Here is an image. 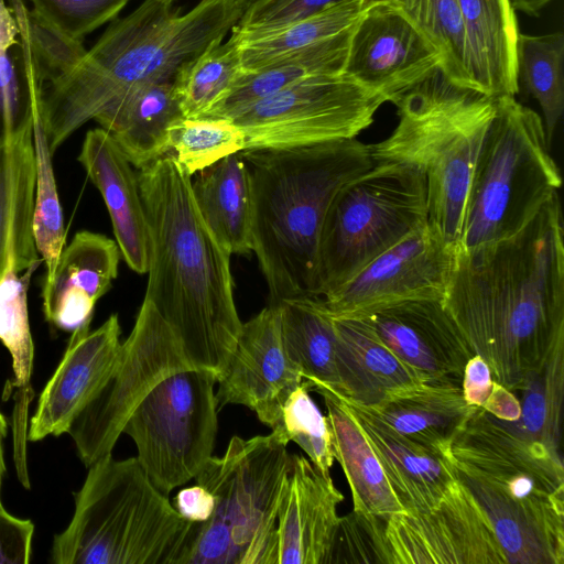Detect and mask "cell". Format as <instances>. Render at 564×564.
I'll use <instances>...</instances> for the list:
<instances>
[{
	"mask_svg": "<svg viewBox=\"0 0 564 564\" xmlns=\"http://www.w3.org/2000/svg\"><path fill=\"white\" fill-rule=\"evenodd\" d=\"M78 161L104 198L123 260L134 272L147 273L148 220L132 164L102 128L86 133Z\"/></svg>",
	"mask_w": 564,
	"mask_h": 564,
	"instance_id": "cell-22",
	"label": "cell"
},
{
	"mask_svg": "<svg viewBox=\"0 0 564 564\" xmlns=\"http://www.w3.org/2000/svg\"><path fill=\"white\" fill-rule=\"evenodd\" d=\"M343 500L329 471L302 455H292L278 511L276 564H328Z\"/></svg>",
	"mask_w": 564,
	"mask_h": 564,
	"instance_id": "cell-20",
	"label": "cell"
},
{
	"mask_svg": "<svg viewBox=\"0 0 564 564\" xmlns=\"http://www.w3.org/2000/svg\"><path fill=\"white\" fill-rule=\"evenodd\" d=\"M371 2H343L272 28L241 29L234 25L230 31L239 39L243 69L261 68L346 31L359 20Z\"/></svg>",
	"mask_w": 564,
	"mask_h": 564,
	"instance_id": "cell-33",
	"label": "cell"
},
{
	"mask_svg": "<svg viewBox=\"0 0 564 564\" xmlns=\"http://www.w3.org/2000/svg\"><path fill=\"white\" fill-rule=\"evenodd\" d=\"M456 249L427 221L326 294L325 307L332 317L345 318L405 301H443Z\"/></svg>",
	"mask_w": 564,
	"mask_h": 564,
	"instance_id": "cell-14",
	"label": "cell"
},
{
	"mask_svg": "<svg viewBox=\"0 0 564 564\" xmlns=\"http://www.w3.org/2000/svg\"><path fill=\"white\" fill-rule=\"evenodd\" d=\"M35 161L32 137L17 143L0 140V278L41 263L33 239Z\"/></svg>",
	"mask_w": 564,
	"mask_h": 564,
	"instance_id": "cell-29",
	"label": "cell"
},
{
	"mask_svg": "<svg viewBox=\"0 0 564 564\" xmlns=\"http://www.w3.org/2000/svg\"><path fill=\"white\" fill-rule=\"evenodd\" d=\"M549 148L535 111L514 96L496 98L470 177L458 247L517 234L557 193L562 177Z\"/></svg>",
	"mask_w": 564,
	"mask_h": 564,
	"instance_id": "cell-9",
	"label": "cell"
},
{
	"mask_svg": "<svg viewBox=\"0 0 564 564\" xmlns=\"http://www.w3.org/2000/svg\"><path fill=\"white\" fill-rule=\"evenodd\" d=\"M197 523L150 481L137 457L108 454L88 467L75 511L56 534V564H186Z\"/></svg>",
	"mask_w": 564,
	"mask_h": 564,
	"instance_id": "cell-6",
	"label": "cell"
},
{
	"mask_svg": "<svg viewBox=\"0 0 564 564\" xmlns=\"http://www.w3.org/2000/svg\"><path fill=\"white\" fill-rule=\"evenodd\" d=\"M468 48L474 90L492 98L518 94V23L509 0H457Z\"/></svg>",
	"mask_w": 564,
	"mask_h": 564,
	"instance_id": "cell-26",
	"label": "cell"
},
{
	"mask_svg": "<svg viewBox=\"0 0 564 564\" xmlns=\"http://www.w3.org/2000/svg\"><path fill=\"white\" fill-rule=\"evenodd\" d=\"M339 397L373 449L404 512L437 503L455 480L445 456L395 431L370 408Z\"/></svg>",
	"mask_w": 564,
	"mask_h": 564,
	"instance_id": "cell-23",
	"label": "cell"
},
{
	"mask_svg": "<svg viewBox=\"0 0 564 564\" xmlns=\"http://www.w3.org/2000/svg\"><path fill=\"white\" fill-rule=\"evenodd\" d=\"M392 564H507L492 527L456 479L433 507L386 520Z\"/></svg>",
	"mask_w": 564,
	"mask_h": 564,
	"instance_id": "cell-15",
	"label": "cell"
},
{
	"mask_svg": "<svg viewBox=\"0 0 564 564\" xmlns=\"http://www.w3.org/2000/svg\"><path fill=\"white\" fill-rule=\"evenodd\" d=\"M243 11L240 0H200L186 13L144 0L115 19L90 50L42 87L39 113L52 152L126 91L173 80L182 65L224 41Z\"/></svg>",
	"mask_w": 564,
	"mask_h": 564,
	"instance_id": "cell-3",
	"label": "cell"
},
{
	"mask_svg": "<svg viewBox=\"0 0 564 564\" xmlns=\"http://www.w3.org/2000/svg\"><path fill=\"white\" fill-rule=\"evenodd\" d=\"M162 1H166V2L173 3L175 0H162Z\"/></svg>",
	"mask_w": 564,
	"mask_h": 564,
	"instance_id": "cell-53",
	"label": "cell"
},
{
	"mask_svg": "<svg viewBox=\"0 0 564 564\" xmlns=\"http://www.w3.org/2000/svg\"><path fill=\"white\" fill-rule=\"evenodd\" d=\"M215 371L187 368L156 383L128 417L122 433L153 486L167 496L203 469L213 456L218 404Z\"/></svg>",
	"mask_w": 564,
	"mask_h": 564,
	"instance_id": "cell-11",
	"label": "cell"
},
{
	"mask_svg": "<svg viewBox=\"0 0 564 564\" xmlns=\"http://www.w3.org/2000/svg\"><path fill=\"white\" fill-rule=\"evenodd\" d=\"M35 269L9 267L0 278V340L12 358L14 379L9 387L30 386L34 346L28 311V290Z\"/></svg>",
	"mask_w": 564,
	"mask_h": 564,
	"instance_id": "cell-40",
	"label": "cell"
},
{
	"mask_svg": "<svg viewBox=\"0 0 564 564\" xmlns=\"http://www.w3.org/2000/svg\"><path fill=\"white\" fill-rule=\"evenodd\" d=\"M552 0H509L514 11H521L531 17H539L543 8Z\"/></svg>",
	"mask_w": 564,
	"mask_h": 564,
	"instance_id": "cell-50",
	"label": "cell"
},
{
	"mask_svg": "<svg viewBox=\"0 0 564 564\" xmlns=\"http://www.w3.org/2000/svg\"><path fill=\"white\" fill-rule=\"evenodd\" d=\"M308 391V384L302 381L290 394L283 404L280 424L275 430H280L289 442L296 443L315 466L329 471L335 458L328 420Z\"/></svg>",
	"mask_w": 564,
	"mask_h": 564,
	"instance_id": "cell-41",
	"label": "cell"
},
{
	"mask_svg": "<svg viewBox=\"0 0 564 564\" xmlns=\"http://www.w3.org/2000/svg\"><path fill=\"white\" fill-rule=\"evenodd\" d=\"M7 434V421L4 416L0 413V490H1V480L4 473V460H3V449H2V443L3 438ZM0 507H2L1 498H0Z\"/></svg>",
	"mask_w": 564,
	"mask_h": 564,
	"instance_id": "cell-51",
	"label": "cell"
},
{
	"mask_svg": "<svg viewBox=\"0 0 564 564\" xmlns=\"http://www.w3.org/2000/svg\"><path fill=\"white\" fill-rule=\"evenodd\" d=\"M335 370L343 398L376 406L392 392L423 382L359 317L334 318Z\"/></svg>",
	"mask_w": 564,
	"mask_h": 564,
	"instance_id": "cell-24",
	"label": "cell"
},
{
	"mask_svg": "<svg viewBox=\"0 0 564 564\" xmlns=\"http://www.w3.org/2000/svg\"><path fill=\"white\" fill-rule=\"evenodd\" d=\"M486 412L502 421H517L521 414L519 398L513 391L496 383L494 392L484 408Z\"/></svg>",
	"mask_w": 564,
	"mask_h": 564,
	"instance_id": "cell-49",
	"label": "cell"
},
{
	"mask_svg": "<svg viewBox=\"0 0 564 564\" xmlns=\"http://www.w3.org/2000/svg\"><path fill=\"white\" fill-rule=\"evenodd\" d=\"M354 25L261 68L243 69L229 93L204 117L231 118L254 102L306 78L344 74Z\"/></svg>",
	"mask_w": 564,
	"mask_h": 564,
	"instance_id": "cell-31",
	"label": "cell"
},
{
	"mask_svg": "<svg viewBox=\"0 0 564 564\" xmlns=\"http://www.w3.org/2000/svg\"><path fill=\"white\" fill-rule=\"evenodd\" d=\"M30 386L20 388L17 393L19 400L14 409V459L21 482L29 488L28 473L24 458L25 422L29 402L32 399Z\"/></svg>",
	"mask_w": 564,
	"mask_h": 564,
	"instance_id": "cell-48",
	"label": "cell"
},
{
	"mask_svg": "<svg viewBox=\"0 0 564 564\" xmlns=\"http://www.w3.org/2000/svg\"><path fill=\"white\" fill-rule=\"evenodd\" d=\"M399 122L370 144L375 163L397 162L425 180L427 221L457 246L468 186L496 98L452 84L441 69L392 101Z\"/></svg>",
	"mask_w": 564,
	"mask_h": 564,
	"instance_id": "cell-7",
	"label": "cell"
},
{
	"mask_svg": "<svg viewBox=\"0 0 564 564\" xmlns=\"http://www.w3.org/2000/svg\"><path fill=\"white\" fill-rule=\"evenodd\" d=\"M280 430L234 436L220 457L195 476L215 497L212 517L197 523L186 564H276L278 511L292 464Z\"/></svg>",
	"mask_w": 564,
	"mask_h": 564,
	"instance_id": "cell-8",
	"label": "cell"
},
{
	"mask_svg": "<svg viewBox=\"0 0 564 564\" xmlns=\"http://www.w3.org/2000/svg\"><path fill=\"white\" fill-rule=\"evenodd\" d=\"M387 518L354 510L339 517L328 564H392Z\"/></svg>",
	"mask_w": 564,
	"mask_h": 564,
	"instance_id": "cell-42",
	"label": "cell"
},
{
	"mask_svg": "<svg viewBox=\"0 0 564 564\" xmlns=\"http://www.w3.org/2000/svg\"><path fill=\"white\" fill-rule=\"evenodd\" d=\"M240 1L243 4L245 10H246L248 7H250L251 4H253V3H256V2H258L260 0H240Z\"/></svg>",
	"mask_w": 564,
	"mask_h": 564,
	"instance_id": "cell-52",
	"label": "cell"
},
{
	"mask_svg": "<svg viewBox=\"0 0 564 564\" xmlns=\"http://www.w3.org/2000/svg\"><path fill=\"white\" fill-rule=\"evenodd\" d=\"M34 524L19 519L0 507V564L30 562Z\"/></svg>",
	"mask_w": 564,
	"mask_h": 564,
	"instance_id": "cell-45",
	"label": "cell"
},
{
	"mask_svg": "<svg viewBox=\"0 0 564 564\" xmlns=\"http://www.w3.org/2000/svg\"><path fill=\"white\" fill-rule=\"evenodd\" d=\"M311 391L324 399L334 458L349 486L352 510L383 518L404 512L373 449L339 394L324 384L315 386Z\"/></svg>",
	"mask_w": 564,
	"mask_h": 564,
	"instance_id": "cell-28",
	"label": "cell"
},
{
	"mask_svg": "<svg viewBox=\"0 0 564 564\" xmlns=\"http://www.w3.org/2000/svg\"><path fill=\"white\" fill-rule=\"evenodd\" d=\"M252 187V252L270 303L318 296V248L334 196L375 162L356 138L306 147L242 151Z\"/></svg>",
	"mask_w": 564,
	"mask_h": 564,
	"instance_id": "cell-4",
	"label": "cell"
},
{
	"mask_svg": "<svg viewBox=\"0 0 564 564\" xmlns=\"http://www.w3.org/2000/svg\"><path fill=\"white\" fill-rule=\"evenodd\" d=\"M370 409L395 431L443 455L475 406L465 400L462 383L423 381Z\"/></svg>",
	"mask_w": 564,
	"mask_h": 564,
	"instance_id": "cell-27",
	"label": "cell"
},
{
	"mask_svg": "<svg viewBox=\"0 0 564 564\" xmlns=\"http://www.w3.org/2000/svg\"><path fill=\"white\" fill-rule=\"evenodd\" d=\"M89 326L72 332L61 362L40 394L30 441L68 433L106 383L121 345L119 318L112 314L93 332Z\"/></svg>",
	"mask_w": 564,
	"mask_h": 564,
	"instance_id": "cell-18",
	"label": "cell"
},
{
	"mask_svg": "<svg viewBox=\"0 0 564 564\" xmlns=\"http://www.w3.org/2000/svg\"><path fill=\"white\" fill-rule=\"evenodd\" d=\"M174 501L181 516L195 523L207 521L215 509L214 495L198 484L181 489Z\"/></svg>",
	"mask_w": 564,
	"mask_h": 564,
	"instance_id": "cell-47",
	"label": "cell"
},
{
	"mask_svg": "<svg viewBox=\"0 0 564 564\" xmlns=\"http://www.w3.org/2000/svg\"><path fill=\"white\" fill-rule=\"evenodd\" d=\"M130 0H31V12L48 28L73 41L115 20Z\"/></svg>",
	"mask_w": 564,
	"mask_h": 564,
	"instance_id": "cell-43",
	"label": "cell"
},
{
	"mask_svg": "<svg viewBox=\"0 0 564 564\" xmlns=\"http://www.w3.org/2000/svg\"><path fill=\"white\" fill-rule=\"evenodd\" d=\"M514 61L518 93L522 89L539 102L546 140L551 145L564 111L563 33H519Z\"/></svg>",
	"mask_w": 564,
	"mask_h": 564,
	"instance_id": "cell-34",
	"label": "cell"
},
{
	"mask_svg": "<svg viewBox=\"0 0 564 564\" xmlns=\"http://www.w3.org/2000/svg\"><path fill=\"white\" fill-rule=\"evenodd\" d=\"M401 10L437 50L441 70L454 85L473 89L468 48L457 0H387Z\"/></svg>",
	"mask_w": 564,
	"mask_h": 564,
	"instance_id": "cell-36",
	"label": "cell"
},
{
	"mask_svg": "<svg viewBox=\"0 0 564 564\" xmlns=\"http://www.w3.org/2000/svg\"><path fill=\"white\" fill-rule=\"evenodd\" d=\"M245 134L228 118H181L171 130L172 154L191 176L245 150Z\"/></svg>",
	"mask_w": 564,
	"mask_h": 564,
	"instance_id": "cell-39",
	"label": "cell"
},
{
	"mask_svg": "<svg viewBox=\"0 0 564 564\" xmlns=\"http://www.w3.org/2000/svg\"><path fill=\"white\" fill-rule=\"evenodd\" d=\"M359 318L423 381L462 383L474 352L441 300L405 301Z\"/></svg>",
	"mask_w": 564,
	"mask_h": 564,
	"instance_id": "cell-19",
	"label": "cell"
},
{
	"mask_svg": "<svg viewBox=\"0 0 564 564\" xmlns=\"http://www.w3.org/2000/svg\"><path fill=\"white\" fill-rule=\"evenodd\" d=\"M187 368L194 367L174 332L143 299L106 383L68 431L85 466L112 453L131 412L156 383Z\"/></svg>",
	"mask_w": 564,
	"mask_h": 564,
	"instance_id": "cell-13",
	"label": "cell"
},
{
	"mask_svg": "<svg viewBox=\"0 0 564 564\" xmlns=\"http://www.w3.org/2000/svg\"><path fill=\"white\" fill-rule=\"evenodd\" d=\"M183 117L173 80H162L126 91L94 120L140 170L170 153L172 127Z\"/></svg>",
	"mask_w": 564,
	"mask_h": 564,
	"instance_id": "cell-25",
	"label": "cell"
},
{
	"mask_svg": "<svg viewBox=\"0 0 564 564\" xmlns=\"http://www.w3.org/2000/svg\"><path fill=\"white\" fill-rule=\"evenodd\" d=\"M496 383L487 362L478 355L471 356L464 368L462 380L465 400L470 405L484 408Z\"/></svg>",
	"mask_w": 564,
	"mask_h": 564,
	"instance_id": "cell-46",
	"label": "cell"
},
{
	"mask_svg": "<svg viewBox=\"0 0 564 564\" xmlns=\"http://www.w3.org/2000/svg\"><path fill=\"white\" fill-rule=\"evenodd\" d=\"M197 208L220 245L231 254L252 251V187L241 153L198 172L192 181Z\"/></svg>",
	"mask_w": 564,
	"mask_h": 564,
	"instance_id": "cell-30",
	"label": "cell"
},
{
	"mask_svg": "<svg viewBox=\"0 0 564 564\" xmlns=\"http://www.w3.org/2000/svg\"><path fill=\"white\" fill-rule=\"evenodd\" d=\"M443 455L487 516L507 564L564 563L561 454L475 406Z\"/></svg>",
	"mask_w": 564,
	"mask_h": 564,
	"instance_id": "cell-5",
	"label": "cell"
},
{
	"mask_svg": "<svg viewBox=\"0 0 564 564\" xmlns=\"http://www.w3.org/2000/svg\"><path fill=\"white\" fill-rule=\"evenodd\" d=\"M119 259L113 240L87 230L77 232L63 249L53 274L44 279L46 321L67 332L90 325L97 301L118 275Z\"/></svg>",
	"mask_w": 564,
	"mask_h": 564,
	"instance_id": "cell-21",
	"label": "cell"
},
{
	"mask_svg": "<svg viewBox=\"0 0 564 564\" xmlns=\"http://www.w3.org/2000/svg\"><path fill=\"white\" fill-rule=\"evenodd\" d=\"M426 223L425 180L414 167L378 162L349 180L334 196L324 220L318 296L324 297Z\"/></svg>",
	"mask_w": 564,
	"mask_h": 564,
	"instance_id": "cell-10",
	"label": "cell"
},
{
	"mask_svg": "<svg viewBox=\"0 0 564 564\" xmlns=\"http://www.w3.org/2000/svg\"><path fill=\"white\" fill-rule=\"evenodd\" d=\"M443 305L492 378L521 391L564 345V229L558 193L517 234L457 246Z\"/></svg>",
	"mask_w": 564,
	"mask_h": 564,
	"instance_id": "cell-1",
	"label": "cell"
},
{
	"mask_svg": "<svg viewBox=\"0 0 564 564\" xmlns=\"http://www.w3.org/2000/svg\"><path fill=\"white\" fill-rule=\"evenodd\" d=\"M302 381L283 346L279 307L269 303L242 323L236 347L218 373L215 395L218 409L245 405L272 431L280 424L283 404Z\"/></svg>",
	"mask_w": 564,
	"mask_h": 564,
	"instance_id": "cell-17",
	"label": "cell"
},
{
	"mask_svg": "<svg viewBox=\"0 0 564 564\" xmlns=\"http://www.w3.org/2000/svg\"><path fill=\"white\" fill-rule=\"evenodd\" d=\"M138 182L149 229L144 300L170 325L189 364L218 375L242 327L231 253L203 219L192 176L172 154L140 169Z\"/></svg>",
	"mask_w": 564,
	"mask_h": 564,
	"instance_id": "cell-2",
	"label": "cell"
},
{
	"mask_svg": "<svg viewBox=\"0 0 564 564\" xmlns=\"http://www.w3.org/2000/svg\"><path fill=\"white\" fill-rule=\"evenodd\" d=\"M347 1L352 0H260L243 11L236 26L272 28L316 14Z\"/></svg>",
	"mask_w": 564,
	"mask_h": 564,
	"instance_id": "cell-44",
	"label": "cell"
},
{
	"mask_svg": "<svg viewBox=\"0 0 564 564\" xmlns=\"http://www.w3.org/2000/svg\"><path fill=\"white\" fill-rule=\"evenodd\" d=\"M243 70L238 36L231 32L180 67L173 90L185 118L204 117L230 90Z\"/></svg>",
	"mask_w": 564,
	"mask_h": 564,
	"instance_id": "cell-35",
	"label": "cell"
},
{
	"mask_svg": "<svg viewBox=\"0 0 564 564\" xmlns=\"http://www.w3.org/2000/svg\"><path fill=\"white\" fill-rule=\"evenodd\" d=\"M281 337L291 361L308 390L324 384L337 388L335 327L321 296H299L276 303Z\"/></svg>",
	"mask_w": 564,
	"mask_h": 564,
	"instance_id": "cell-32",
	"label": "cell"
},
{
	"mask_svg": "<svg viewBox=\"0 0 564 564\" xmlns=\"http://www.w3.org/2000/svg\"><path fill=\"white\" fill-rule=\"evenodd\" d=\"M387 98L345 74L306 78L230 119L245 134L243 151L283 150L352 139L368 128Z\"/></svg>",
	"mask_w": 564,
	"mask_h": 564,
	"instance_id": "cell-12",
	"label": "cell"
},
{
	"mask_svg": "<svg viewBox=\"0 0 564 564\" xmlns=\"http://www.w3.org/2000/svg\"><path fill=\"white\" fill-rule=\"evenodd\" d=\"M441 63L437 50L401 10L375 0L354 25L344 74L392 102Z\"/></svg>",
	"mask_w": 564,
	"mask_h": 564,
	"instance_id": "cell-16",
	"label": "cell"
},
{
	"mask_svg": "<svg viewBox=\"0 0 564 564\" xmlns=\"http://www.w3.org/2000/svg\"><path fill=\"white\" fill-rule=\"evenodd\" d=\"M32 139L35 161L33 239L37 253L45 263L47 279L53 274L65 248L66 231L52 163L53 152L40 113L33 123Z\"/></svg>",
	"mask_w": 564,
	"mask_h": 564,
	"instance_id": "cell-38",
	"label": "cell"
},
{
	"mask_svg": "<svg viewBox=\"0 0 564 564\" xmlns=\"http://www.w3.org/2000/svg\"><path fill=\"white\" fill-rule=\"evenodd\" d=\"M520 392V417L506 422L518 434L561 454L564 345L555 349L543 369Z\"/></svg>",
	"mask_w": 564,
	"mask_h": 564,
	"instance_id": "cell-37",
	"label": "cell"
}]
</instances>
